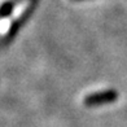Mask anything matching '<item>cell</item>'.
Returning <instances> with one entry per match:
<instances>
[{"label": "cell", "mask_w": 127, "mask_h": 127, "mask_svg": "<svg viewBox=\"0 0 127 127\" xmlns=\"http://www.w3.org/2000/svg\"><path fill=\"white\" fill-rule=\"evenodd\" d=\"M115 92L113 91H106V92H100V94L91 95L86 99V104L92 105V104H101V102H108L115 99Z\"/></svg>", "instance_id": "cell-1"}]
</instances>
